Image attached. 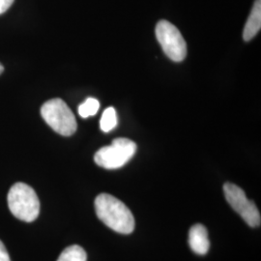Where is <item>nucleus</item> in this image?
<instances>
[{"mask_svg": "<svg viewBox=\"0 0 261 261\" xmlns=\"http://www.w3.org/2000/svg\"><path fill=\"white\" fill-rule=\"evenodd\" d=\"M95 211L100 221L111 229L130 234L135 229V218L121 200L109 194H101L95 199Z\"/></svg>", "mask_w": 261, "mask_h": 261, "instance_id": "obj_1", "label": "nucleus"}, {"mask_svg": "<svg viewBox=\"0 0 261 261\" xmlns=\"http://www.w3.org/2000/svg\"><path fill=\"white\" fill-rule=\"evenodd\" d=\"M7 201L11 213L20 221L34 222L40 213V201L35 191L25 183L11 187Z\"/></svg>", "mask_w": 261, "mask_h": 261, "instance_id": "obj_2", "label": "nucleus"}, {"mask_svg": "<svg viewBox=\"0 0 261 261\" xmlns=\"http://www.w3.org/2000/svg\"><path fill=\"white\" fill-rule=\"evenodd\" d=\"M41 115L47 125L61 136L70 137L75 134L77 128L74 113L59 98L44 103L41 108Z\"/></svg>", "mask_w": 261, "mask_h": 261, "instance_id": "obj_3", "label": "nucleus"}, {"mask_svg": "<svg viewBox=\"0 0 261 261\" xmlns=\"http://www.w3.org/2000/svg\"><path fill=\"white\" fill-rule=\"evenodd\" d=\"M137 151V144L129 139L119 138L109 146L98 150L94 156L95 163L106 169H116L125 166Z\"/></svg>", "mask_w": 261, "mask_h": 261, "instance_id": "obj_4", "label": "nucleus"}, {"mask_svg": "<svg viewBox=\"0 0 261 261\" xmlns=\"http://www.w3.org/2000/svg\"><path fill=\"white\" fill-rule=\"evenodd\" d=\"M156 37L164 53L174 62H181L187 56L185 39L178 28L168 20H160L156 25Z\"/></svg>", "mask_w": 261, "mask_h": 261, "instance_id": "obj_5", "label": "nucleus"}, {"mask_svg": "<svg viewBox=\"0 0 261 261\" xmlns=\"http://www.w3.org/2000/svg\"><path fill=\"white\" fill-rule=\"evenodd\" d=\"M224 194L226 201L243 218V220L252 227L260 225V213L256 205L252 200H249L245 192L240 187L225 183L224 185Z\"/></svg>", "mask_w": 261, "mask_h": 261, "instance_id": "obj_6", "label": "nucleus"}, {"mask_svg": "<svg viewBox=\"0 0 261 261\" xmlns=\"http://www.w3.org/2000/svg\"><path fill=\"white\" fill-rule=\"evenodd\" d=\"M189 245L192 251L197 254H206L210 248L207 228L203 224H196L191 227L189 232Z\"/></svg>", "mask_w": 261, "mask_h": 261, "instance_id": "obj_7", "label": "nucleus"}, {"mask_svg": "<svg viewBox=\"0 0 261 261\" xmlns=\"http://www.w3.org/2000/svg\"><path fill=\"white\" fill-rule=\"evenodd\" d=\"M261 28V0H255L251 15L247 20L243 31L245 41H251L259 32Z\"/></svg>", "mask_w": 261, "mask_h": 261, "instance_id": "obj_8", "label": "nucleus"}, {"mask_svg": "<svg viewBox=\"0 0 261 261\" xmlns=\"http://www.w3.org/2000/svg\"><path fill=\"white\" fill-rule=\"evenodd\" d=\"M87 254L81 246L73 245L66 248L59 255L57 261H86Z\"/></svg>", "mask_w": 261, "mask_h": 261, "instance_id": "obj_9", "label": "nucleus"}, {"mask_svg": "<svg viewBox=\"0 0 261 261\" xmlns=\"http://www.w3.org/2000/svg\"><path fill=\"white\" fill-rule=\"evenodd\" d=\"M118 124L117 120V114L116 111L113 108H108L105 110L100 121V127L101 130L105 133H109L113 130Z\"/></svg>", "mask_w": 261, "mask_h": 261, "instance_id": "obj_10", "label": "nucleus"}, {"mask_svg": "<svg viewBox=\"0 0 261 261\" xmlns=\"http://www.w3.org/2000/svg\"><path fill=\"white\" fill-rule=\"evenodd\" d=\"M100 109V103L95 98H87L79 107V114L83 118H88L95 115Z\"/></svg>", "mask_w": 261, "mask_h": 261, "instance_id": "obj_11", "label": "nucleus"}, {"mask_svg": "<svg viewBox=\"0 0 261 261\" xmlns=\"http://www.w3.org/2000/svg\"><path fill=\"white\" fill-rule=\"evenodd\" d=\"M0 261H11L9 253L2 241H0Z\"/></svg>", "mask_w": 261, "mask_h": 261, "instance_id": "obj_12", "label": "nucleus"}, {"mask_svg": "<svg viewBox=\"0 0 261 261\" xmlns=\"http://www.w3.org/2000/svg\"><path fill=\"white\" fill-rule=\"evenodd\" d=\"M13 3L14 0H0V15L9 9Z\"/></svg>", "mask_w": 261, "mask_h": 261, "instance_id": "obj_13", "label": "nucleus"}, {"mask_svg": "<svg viewBox=\"0 0 261 261\" xmlns=\"http://www.w3.org/2000/svg\"><path fill=\"white\" fill-rule=\"evenodd\" d=\"M3 71H4V67H3V66H2V64L0 63V75L2 74V72H3Z\"/></svg>", "mask_w": 261, "mask_h": 261, "instance_id": "obj_14", "label": "nucleus"}]
</instances>
